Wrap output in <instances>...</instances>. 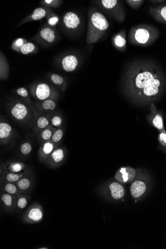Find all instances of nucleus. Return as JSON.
Returning a JSON list of instances; mask_svg holds the SVG:
<instances>
[{"label":"nucleus","instance_id":"f257e3e1","mask_svg":"<svg viewBox=\"0 0 166 249\" xmlns=\"http://www.w3.org/2000/svg\"><path fill=\"white\" fill-rule=\"evenodd\" d=\"M161 81L159 70L155 65L144 61H138L130 69L129 90L138 100H150L160 92Z\"/></svg>","mask_w":166,"mask_h":249},{"label":"nucleus","instance_id":"f03ea898","mask_svg":"<svg viewBox=\"0 0 166 249\" xmlns=\"http://www.w3.org/2000/svg\"><path fill=\"white\" fill-rule=\"evenodd\" d=\"M109 27L108 21L102 14L94 11L90 14L87 36L88 44L94 43L102 37Z\"/></svg>","mask_w":166,"mask_h":249},{"label":"nucleus","instance_id":"7ed1b4c3","mask_svg":"<svg viewBox=\"0 0 166 249\" xmlns=\"http://www.w3.org/2000/svg\"><path fill=\"white\" fill-rule=\"evenodd\" d=\"M153 30L146 25H138L132 29L130 41L136 45H146L154 38Z\"/></svg>","mask_w":166,"mask_h":249},{"label":"nucleus","instance_id":"20e7f679","mask_svg":"<svg viewBox=\"0 0 166 249\" xmlns=\"http://www.w3.org/2000/svg\"><path fill=\"white\" fill-rule=\"evenodd\" d=\"M11 113L15 120L22 121L26 119L29 115L28 107L24 103H18L14 104L11 110Z\"/></svg>","mask_w":166,"mask_h":249},{"label":"nucleus","instance_id":"39448f33","mask_svg":"<svg viewBox=\"0 0 166 249\" xmlns=\"http://www.w3.org/2000/svg\"><path fill=\"white\" fill-rule=\"evenodd\" d=\"M63 22L68 29H75L80 24V19L77 14L72 11L66 13L63 17Z\"/></svg>","mask_w":166,"mask_h":249},{"label":"nucleus","instance_id":"423d86ee","mask_svg":"<svg viewBox=\"0 0 166 249\" xmlns=\"http://www.w3.org/2000/svg\"><path fill=\"white\" fill-rule=\"evenodd\" d=\"M35 94L39 100H45L50 97L51 89L47 84H39L35 89Z\"/></svg>","mask_w":166,"mask_h":249},{"label":"nucleus","instance_id":"0eeeda50","mask_svg":"<svg viewBox=\"0 0 166 249\" xmlns=\"http://www.w3.org/2000/svg\"><path fill=\"white\" fill-rule=\"evenodd\" d=\"M78 64L77 59L73 55L66 56L62 60L63 69L66 72H72L76 68Z\"/></svg>","mask_w":166,"mask_h":249},{"label":"nucleus","instance_id":"6e6552de","mask_svg":"<svg viewBox=\"0 0 166 249\" xmlns=\"http://www.w3.org/2000/svg\"><path fill=\"white\" fill-rule=\"evenodd\" d=\"M146 189V185L142 181H135L132 184L130 192L134 198H139L144 194Z\"/></svg>","mask_w":166,"mask_h":249},{"label":"nucleus","instance_id":"1a4fd4ad","mask_svg":"<svg viewBox=\"0 0 166 249\" xmlns=\"http://www.w3.org/2000/svg\"><path fill=\"white\" fill-rule=\"evenodd\" d=\"M109 188L111 195L115 199H121L125 195V189L123 187L117 182L111 184L109 185Z\"/></svg>","mask_w":166,"mask_h":249},{"label":"nucleus","instance_id":"9d476101","mask_svg":"<svg viewBox=\"0 0 166 249\" xmlns=\"http://www.w3.org/2000/svg\"><path fill=\"white\" fill-rule=\"evenodd\" d=\"M40 35L42 39L48 43H51L55 39V34L52 29L50 28H45L40 31Z\"/></svg>","mask_w":166,"mask_h":249},{"label":"nucleus","instance_id":"9b49d317","mask_svg":"<svg viewBox=\"0 0 166 249\" xmlns=\"http://www.w3.org/2000/svg\"><path fill=\"white\" fill-rule=\"evenodd\" d=\"M12 131L11 126L4 122L0 123V138L1 139H6L10 136Z\"/></svg>","mask_w":166,"mask_h":249},{"label":"nucleus","instance_id":"f8f14e48","mask_svg":"<svg viewBox=\"0 0 166 249\" xmlns=\"http://www.w3.org/2000/svg\"><path fill=\"white\" fill-rule=\"evenodd\" d=\"M46 15V11L45 8H38L34 10L31 16V20L32 21H38L44 18Z\"/></svg>","mask_w":166,"mask_h":249},{"label":"nucleus","instance_id":"ddd939ff","mask_svg":"<svg viewBox=\"0 0 166 249\" xmlns=\"http://www.w3.org/2000/svg\"><path fill=\"white\" fill-rule=\"evenodd\" d=\"M64 151L60 148L55 149L51 154V157L55 163L61 162L64 158Z\"/></svg>","mask_w":166,"mask_h":249},{"label":"nucleus","instance_id":"4468645a","mask_svg":"<svg viewBox=\"0 0 166 249\" xmlns=\"http://www.w3.org/2000/svg\"><path fill=\"white\" fill-rule=\"evenodd\" d=\"M28 217L32 220L38 221L42 218V213L39 208H32L28 213Z\"/></svg>","mask_w":166,"mask_h":249},{"label":"nucleus","instance_id":"2eb2a0df","mask_svg":"<svg viewBox=\"0 0 166 249\" xmlns=\"http://www.w3.org/2000/svg\"><path fill=\"white\" fill-rule=\"evenodd\" d=\"M35 45L32 42H25L22 48L20 51L23 54L26 55L32 53L35 50Z\"/></svg>","mask_w":166,"mask_h":249},{"label":"nucleus","instance_id":"dca6fc26","mask_svg":"<svg viewBox=\"0 0 166 249\" xmlns=\"http://www.w3.org/2000/svg\"><path fill=\"white\" fill-rule=\"evenodd\" d=\"M56 107V103L51 99H47L42 103V107L46 110H53Z\"/></svg>","mask_w":166,"mask_h":249},{"label":"nucleus","instance_id":"f3484780","mask_svg":"<svg viewBox=\"0 0 166 249\" xmlns=\"http://www.w3.org/2000/svg\"><path fill=\"white\" fill-rule=\"evenodd\" d=\"M114 43L118 48H122L126 45V41L125 37L121 34H118L114 38Z\"/></svg>","mask_w":166,"mask_h":249},{"label":"nucleus","instance_id":"a211bd4d","mask_svg":"<svg viewBox=\"0 0 166 249\" xmlns=\"http://www.w3.org/2000/svg\"><path fill=\"white\" fill-rule=\"evenodd\" d=\"M118 2L116 0H102L101 3L104 8L107 10H111L116 8L118 3Z\"/></svg>","mask_w":166,"mask_h":249},{"label":"nucleus","instance_id":"6ab92c4d","mask_svg":"<svg viewBox=\"0 0 166 249\" xmlns=\"http://www.w3.org/2000/svg\"><path fill=\"white\" fill-rule=\"evenodd\" d=\"M49 122L46 117L41 116L37 120V126L39 129H45L48 126Z\"/></svg>","mask_w":166,"mask_h":249},{"label":"nucleus","instance_id":"aec40b11","mask_svg":"<svg viewBox=\"0 0 166 249\" xmlns=\"http://www.w3.org/2000/svg\"><path fill=\"white\" fill-rule=\"evenodd\" d=\"M53 134V133L52 130L50 128V127H49L43 130V131H42L41 135H42V138L44 140H48L50 138H52Z\"/></svg>","mask_w":166,"mask_h":249},{"label":"nucleus","instance_id":"412c9836","mask_svg":"<svg viewBox=\"0 0 166 249\" xmlns=\"http://www.w3.org/2000/svg\"><path fill=\"white\" fill-rule=\"evenodd\" d=\"M63 136V131L61 129H58L54 131L52 136V140L54 142H58L61 140Z\"/></svg>","mask_w":166,"mask_h":249},{"label":"nucleus","instance_id":"4be33fe9","mask_svg":"<svg viewBox=\"0 0 166 249\" xmlns=\"http://www.w3.org/2000/svg\"><path fill=\"white\" fill-rule=\"evenodd\" d=\"M153 124L157 128L161 129L163 128V120H162L161 116L159 114L157 115L154 118L153 120Z\"/></svg>","mask_w":166,"mask_h":249},{"label":"nucleus","instance_id":"5701e85b","mask_svg":"<svg viewBox=\"0 0 166 249\" xmlns=\"http://www.w3.org/2000/svg\"><path fill=\"white\" fill-rule=\"evenodd\" d=\"M50 79L51 81L56 85H61L64 82V79L63 77L57 74H52Z\"/></svg>","mask_w":166,"mask_h":249},{"label":"nucleus","instance_id":"b1692460","mask_svg":"<svg viewBox=\"0 0 166 249\" xmlns=\"http://www.w3.org/2000/svg\"><path fill=\"white\" fill-rule=\"evenodd\" d=\"M32 150V147L30 144L28 142H25L22 144L21 147V151L22 154H29Z\"/></svg>","mask_w":166,"mask_h":249},{"label":"nucleus","instance_id":"393cba45","mask_svg":"<svg viewBox=\"0 0 166 249\" xmlns=\"http://www.w3.org/2000/svg\"><path fill=\"white\" fill-rule=\"evenodd\" d=\"M30 185V181L27 179H22L20 180L18 183V188L21 189H26Z\"/></svg>","mask_w":166,"mask_h":249},{"label":"nucleus","instance_id":"a878e982","mask_svg":"<svg viewBox=\"0 0 166 249\" xmlns=\"http://www.w3.org/2000/svg\"><path fill=\"white\" fill-rule=\"evenodd\" d=\"M53 147L54 146L52 143L50 142H46L43 145L42 151L45 154H50L52 152Z\"/></svg>","mask_w":166,"mask_h":249},{"label":"nucleus","instance_id":"bb28decb","mask_svg":"<svg viewBox=\"0 0 166 249\" xmlns=\"http://www.w3.org/2000/svg\"><path fill=\"white\" fill-rule=\"evenodd\" d=\"M24 168V166L21 163H15L11 165L10 170L14 173H18L21 172Z\"/></svg>","mask_w":166,"mask_h":249},{"label":"nucleus","instance_id":"cd10ccee","mask_svg":"<svg viewBox=\"0 0 166 249\" xmlns=\"http://www.w3.org/2000/svg\"><path fill=\"white\" fill-rule=\"evenodd\" d=\"M51 125H52L53 126L58 127L62 124V120L59 116H54L51 119Z\"/></svg>","mask_w":166,"mask_h":249},{"label":"nucleus","instance_id":"c85d7f7f","mask_svg":"<svg viewBox=\"0 0 166 249\" xmlns=\"http://www.w3.org/2000/svg\"><path fill=\"white\" fill-rule=\"evenodd\" d=\"M6 179L9 182H15L19 180L20 177L18 174L11 173L7 175Z\"/></svg>","mask_w":166,"mask_h":249},{"label":"nucleus","instance_id":"c756f323","mask_svg":"<svg viewBox=\"0 0 166 249\" xmlns=\"http://www.w3.org/2000/svg\"><path fill=\"white\" fill-rule=\"evenodd\" d=\"M2 199L6 206H10L12 204V198L9 194L3 195Z\"/></svg>","mask_w":166,"mask_h":249},{"label":"nucleus","instance_id":"7c9ffc66","mask_svg":"<svg viewBox=\"0 0 166 249\" xmlns=\"http://www.w3.org/2000/svg\"><path fill=\"white\" fill-rule=\"evenodd\" d=\"M5 190L9 194H14L17 192V188L13 184H8L5 186Z\"/></svg>","mask_w":166,"mask_h":249},{"label":"nucleus","instance_id":"2f4dec72","mask_svg":"<svg viewBox=\"0 0 166 249\" xmlns=\"http://www.w3.org/2000/svg\"><path fill=\"white\" fill-rule=\"evenodd\" d=\"M16 93H17L18 95L23 97H27L28 95V93L27 90L25 88H23V87L18 89L17 90V91H16Z\"/></svg>","mask_w":166,"mask_h":249},{"label":"nucleus","instance_id":"473e14b6","mask_svg":"<svg viewBox=\"0 0 166 249\" xmlns=\"http://www.w3.org/2000/svg\"><path fill=\"white\" fill-rule=\"evenodd\" d=\"M25 43V42L24 41V39H22V38H18V39H17L16 41H15V42H14L15 49V50L19 49V50H20L21 48H22V46Z\"/></svg>","mask_w":166,"mask_h":249},{"label":"nucleus","instance_id":"72a5a7b5","mask_svg":"<svg viewBox=\"0 0 166 249\" xmlns=\"http://www.w3.org/2000/svg\"><path fill=\"white\" fill-rule=\"evenodd\" d=\"M27 205V201L25 198H22L18 201V206L20 208H24Z\"/></svg>","mask_w":166,"mask_h":249},{"label":"nucleus","instance_id":"f704fd0d","mask_svg":"<svg viewBox=\"0 0 166 249\" xmlns=\"http://www.w3.org/2000/svg\"><path fill=\"white\" fill-rule=\"evenodd\" d=\"M159 13L163 20L166 21V6H164L160 8Z\"/></svg>","mask_w":166,"mask_h":249},{"label":"nucleus","instance_id":"c9c22d12","mask_svg":"<svg viewBox=\"0 0 166 249\" xmlns=\"http://www.w3.org/2000/svg\"><path fill=\"white\" fill-rule=\"evenodd\" d=\"M58 21H59V18H58V17H51V18H50L49 19L48 24H49L50 25L54 26V25H56L58 23Z\"/></svg>","mask_w":166,"mask_h":249},{"label":"nucleus","instance_id":"e433bc0d","mask_svg":"<svg viewBox=\"0 0 166 249\" xmlns=\"http://www.w3.org/2000/svg\"><path fill=\"white\" fill-rule=\"evenodd\" d=\"M121 172L122 175V178H123V181L126 182L128 180V175L126 172V170L125 168H121Z\"/></svg>","mask_w":166,"mask_h":249},{"label":"nucleus","instance_id":"4c0bfd02","mask_svg":"<svg viewBox=\"0 0 166 249\" xmlns=\"http://www.w3.org/2000/svg\"><path fill=\"white\" fill-rule=\"evenodd\" d=\"M128 3H129L131 6H137L139 3H142V1H128Z\"/></svg>","mask_w":166,"mask_h":249},{"label":"nucleus","instance_id":"58836bf2","mask_svg":"<svg viewBox=\"0 0 166 249\" xmlns=\"http://www.w3.org/2000/svg\"><path fill=\"white\" fill-rule=\"evenodd\" d=\"M45 3L47 5H49V6H52V5H53V4H55L57 3L56 1H53V0H45Z\"/></svg>","mask_w":166,"mask_h":249},{"label":"nucleus","instance_id":"ea45409f","mask_svg":"<svg viewBox=\"0 0 166 249\" xmlns=\"http://www.w3.org/2000/svg\"><path fill=\"white\" fill-rule=\"evenodd\" d=\"M160 139L161 141H162L166 143V135L165 134L162 133L160 135Z\"/></svg>","mask_w":166,"mask_h":249}]
</instances>
